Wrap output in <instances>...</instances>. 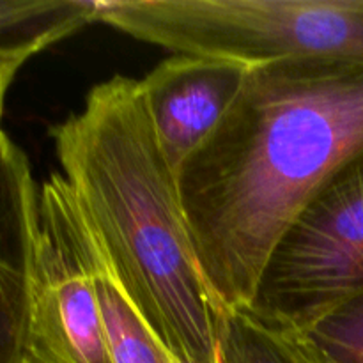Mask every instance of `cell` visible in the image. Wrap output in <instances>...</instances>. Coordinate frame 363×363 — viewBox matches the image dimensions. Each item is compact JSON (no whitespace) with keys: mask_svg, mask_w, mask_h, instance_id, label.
Returning <instances> with one entry per match:
<instances>
[{"mask_svg":"<svg viewBox=\"0 0 363 363\" xmlns=\"http://www.w3.org/2000/svg\"><path fill=\"white\" fill-rule=\"evenodd\" d=\"M363 151V67L255 64L218 130L177 170L206 282L248 307L273 248L326 181Z\"/></svg>","mask_w":363,"mask_h":363,"instance_id":"6da1fadb","label":"cell"},{"mask_svg":"<svg viewBox=\"0 0 363 363\" xmlns=\"http://www.w3.org/2000/svg\"><path fill=\"white\" fill-rule=\"evenodd\" d=\"M50 135L60 174L142 319L181 363H220L223 308L202 273L140 80L94 85Z\"/></svg>","mask_w":363,"mask_h":363,"instance_id":"7a4b0ae2","label":"cell"},{"mask_svg":"<svg viewBox=\"0 0 363 363\" xmlns=\"http://www.w3.org/2000/svg\"><path fill=\"white\" fill-rule=\"evenodd\" d=\"M96 21L174 53L363 67V0H96Z\"/></svg>","mask_w":363,"mask_h":363,"instance_id":"3957f363","label":"cell"},{"mask_svg":"<svg viewBox=\"0 0 363 363\" xmlns=\"http://www.w3.org/2000/svg\"><path fill=\"white\" fill-rule=\"evenodd\" d=\"M363 296V151L344 163L286 230L248 307L303 333Z\"/></svg>","mask_w":363,"mask_h":363,"instance_id":"277c9868","label":"cell"},{"mask_svg":"<svg viewBox=\"0 0 363 363\" xmlns=\"http://www.w3.org/2000/svg\"><path fill=\"white\" fill-rule=\"evenodd\" d=\"M27 363H116L89 259V223L60 172L39 188Z\"/></svg>","mask_w":363,"mask_h":363,"instance_id":"5b68a950","label":"cell"},{"mask_svg":"<svg viewBox=\"0 0 363 363\" xmlns=\"http://www.w3.org/2000/svg\"><path fill=\"white\" fill-rule=\"evenodd\" d=\"M252 66L195 53H174L140 80L163 156L174 172L218 130Z\"/></svg>","mask_w":363,"mask_h":363,"instance_id":"8992f818","label":"cell"},{"mask_svg":"<svg viewBox=\"0 0 363 363\" xmlns=\"http://www.w3.org/2000/svg\"><path fill=\"white\" fill-rule=\"evenodd\" d=\"M39 190L27 155L0 131V363H27Z\"/></svg>","mask_w":363,"mask_h":363,"instance_id":"52a82bcc","label":"cell"},{"mask_svg":"<svg viewBox=\"0 0 363 363\" xmlns=\"http://www.w3.org/2000/svg\"><path fill=\"white\" fill-rule=\"evenodd\" d=\"M96 21V0H0V53H35Z\"/></svg>","mask_w":363,"mask_h":363,"instance_id":"ba28073f","label":"cell"},{"mask_svg":"<svg viewBox=\"0 0 363 363\" xmlns=\"http://www.w3.org/2000/svg\"><path fill=\"white\" fill-rule=\"evenodd\" d=\"M220 363H315L300 333L268 321L252 307L218 318Z\"/></svg>","mask_w":363,"mask_h":363,"instance_id":"9c48e42d","label":"cell"},{"mask_svg":"<svg viewBox=\"0 0 363 363\" xmlns=\"http://www.w3.org/2000/svg\"><path fill=\"white\" fill-rule=\"evenodd\" d=\"M315 363H363V296L300 333Z\"/></svg>","mask_w":363,"mask_h":363,"instance_id":"30bf717a","label":"cell"},{"mask_svg":"<svg viewBox=\"0 0 363 363\" xmlns=\"http://www.w3.org/2000/svg\"><path fill=\"white\" fill-rule=\"evenodd\" d=\"M25 62H27V59H23V57L0 53V98H6L7 89L13 84L14 77Z\"/></svg>","mask_w":363,"mask_h":363,"instance_id":"8fae6325","label":"cell"},{"mask_svg":"<svg viewBox=\"0 0 363 363\" xmlns=\"http://www.w3.org/2000/svg\"><path fill=\"white\" fill-rule=\"evenodd\" d=\"M4 103H6V98H0V131L4 130V128H2V113H4Z\"/></svg>","mask_w":363,"mask_h":363,"instance_id":"7c38bea8","label":"cell"}]
</instances>
